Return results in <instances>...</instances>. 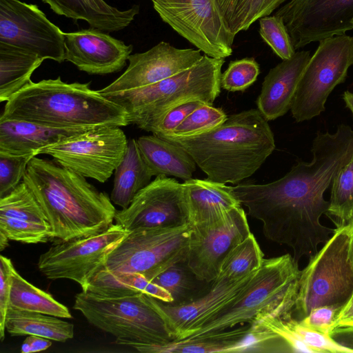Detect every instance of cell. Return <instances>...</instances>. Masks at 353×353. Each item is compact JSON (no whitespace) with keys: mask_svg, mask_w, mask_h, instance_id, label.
Here are the masks:
<instances>
[{"mask_svg":"<svg viewBox=\"0 0 353 353\" xmlns=\"http://www.w3.org/2000/svg\"><path fill=\"white\" fill-rule=\"evenodd\" d=\"M103 31L90 28L65 33V59L91 74H107L124 68L133 50Z\"/></svg>","mask_w":353,"mask_h":353,"instance_id":"cell-19","label":"cell"},{"mask_svg":"<svg viewBox=\"0 0 353 353\" xmlns=\"http://www.w3.org/2000/svg\"><path fill=\"white\" fill-rule=\"evenodd\" d=\"M191 227L221 219L232 209L241 207L232 186L210 179H191L183 183Z\"/></svg>","mask_w":353,"mask_h":353,"instance_id":"cell-22","label":"cell"},{"mask_svg":"<svg viewBox=\"0 0 353 353\" xmlns=\"http://www.w3.org/2000/svg\"><path fill=\"white\" fill-rule=\"evenodd\" d=\"M129 231L119 224L89 236L59 241L40 255L39 270L49 279H67L80 285L82 291L102 268L107 257Z\"/></svg>","mask_w":353,"mask_h":353,"instance_id":"cell-11","label":"cell"},{"mask_svg":"<svg viewBox=\"0 0 353 353\" xmlns=\"http://www.w3.org/2000/svg\"><path fill=\"white\" fill-rule=\"evenodd\" d=\"M52 340L34 335H28L21 346V353L37 352L47 350Z\"/></svg>","mask_w":353,"mask_h":353,"instance_id":"cell-44","label":"cell"},{"mask_svg":"<svg viewBox=\"0 0 353 353\" xmlns=\"http://www.w3.org/2000/svg\"><path fill=\"white\" fill-rule=\"evenodd\" d=\"M128 140L116 125H99L41 148L60 165L85 178L105 182L125 154Z\"/></svg>","mask_w":353,"mask_h":353,"instance_id":"cell-10","label":"cell"},{"mask_svg":"<svg viewBox=\"0 0 353 353\" xmlns=\"http://www.w3.org/2000/svg\"><path fill=\"white\" fill-rule=\"evenodd\" d=\"M103 297H120L143 293L165 303H172L171 294L139 273H112L104 267L90 279L86 290Z\"/></svg>","mask_w":353,"mask_h":353,"instance_id":"cell-27","label":"cell"},{"mask_svg":"<svg viewBox=\"0 0 353 353\" xmlns=\"http://www.w3.org/2000/svg\"><path fill=\"white\" fill-rule=\"evenodd\" d=\"M254 272L235 280L215 279L204 293L181 305H171L145 294L165 320L176 339H185L191 331L236 298Z\"/></svg>","mask_w":353,"mask_h":353,"instance_id":"cell-18","label":"cell"},{"mask_svg":"<svg viewBox=\"0 0 353 353\" xmlns=\"http://www.w3.org/2000/svg\"><path fill=\"white\" fill-rule=\"evenodd\" d=\"M353 65V37L345 34L319 41L297 85L291 107L294 120H310L325 110L327 97L345 81Z\"/></svg>","mask_w":353,"mask_h":353,"instance_id":"cell-8","label":"cell"},{"mask_svg":"<svg viewBox=\"0 0 353 353\" xmlns=\"http://www.w3.org/2000/svg\"><path fill=\"white\" fill-rule=\"evenodd\" d=\"M190 234L189 224L130 230L103 267L112 273H139L150 281L165 267L186 259Z\"/></svg>","mask_w":353,"mask_h":353,"instance_id":"cell-9","label":"cell"},{"mask_svg":"<svg viewBox=\"0 0 353 353\" xmlns=\"http://www.w3.org/2000/svg\"><path fill=\"white\" fill-rule=\"evenodd\" d=\"M295 50L353 29V0H291L274 14Z\"/></svg>","mask_w":353,"mask_h":353,"instance_id":"cell-15","label":"cell"},{"mask_svg":"<svg viewBox=\"0 0 353 353\" xmlns=\"http://www.w3.org/2000/svg\"><path fill=\"white\" fill-rule=\"evenodd\" d=\"M94 127L55 128L0 118V153L37 156L41 148Z\"/></svg>","mask_w":353,"mask_h":353,"instance_id":"cell-21","label":"cell"},{"mask_svg":"<svg viewBox=\"0 0 353 353\" xmlns=\"http://www.w3.org/2000/svg\"><path fill=\"white\" fill-rule=\"evenodd\" d=\"M23 181L41 206L54 239L89 236L113 224L117 210L108 194L54 159L34 157Z\"/></svg>","mask_w":353,"mask_h":353,"instance_id":"cell-1","label":"cell"},{"mask_svg":"<svg viewBox=\"0 0 353 353\" xmlns=\"http://www.w3.org/2000/svg\"><path fill=\"white\" fill-rule=\"evenodd\" d=\"M44 60L17 47L0 42V102L7 101L31 81Z\"/></svg>","mask_w":353,"mask_h":353,"instance_id":"cell-29","label":"cell"},{"mask_svg":"<svg viewBox=\"0 0 353 353\" xmlns=\"http://www.w3.org/2000/svg\"><path fill=\"white\" fill-rule=\"evenodd\" d=\"M285 1V0H264L260 12V18L265 16H269Z\"/></svg>","mask_w":353,"mask_h":353,"instance_id":"cell-47","label":"cell"},{"mask_svg":"<svg viewBox=\"0 0 353 353\" xmlns=\"http://www.w3.org/2000/svg\"><path fill=\"white\" fill-rule=\"evenodd\" d=\"M225 59L203 55L193 66L155 83L105 95L128 112L130 124L148 132L171 109L190 101L212 105L221 93Z\"/></svg>","mask_w":353,"mask_h":353,"instance_id":"cell-5","label":"cell"},{"mask_svg":"<svg viewBox=\"0 0 353 353\" xmlns=\"http://www.w3.org/2000/svg\"><path fill=\"white\" fill-rule=\"evenodd\" d=\"M161 19L179 34L217 59L232 53L235 36L226 28L215 0H151Z\"/></svg>","mask_w":353,"mask_h":353,"instance_id":"cell-12","label":"cell"},{"mask_svg":"<svg viewBox=\"0 0 353 353\" xmlns=\"http://www.w3.org/2000/svg\"><path fill=\"white\" fill-rule=\"evenodd\" d=\"M202 57L199 49H179L161 41L146 52L130 54L125 71L99 91L105 96L147 86L191 68Z\"/></svg>","mask_w":353,"mask_h":353,"instance_id":"cell-17","label":"cell"},{"mask_svg":"<svg viewBox=\"0 0 353 353\" xmlns=\"http://www.w3.org/2000/svg\"><path fill=\"white\" fill-rule=\"evenodd\" d=\"M263 261V253L251 232L226 255L216 279H240L259 270Z\"/></svg>","mask_w":353,"mask_h":353,"instance_id":"cell-32","label":"cell"},{"mask_svg":"<svg viewBox=\"0 0 353 353\" xmlns=\"http://www.w3.org/2000/svg\"><path fill=\"white\" fill-rule=\"evenodd\" d=\"M310 57V51L296 52L266 74L256 103L267 121L282 117L291 109L298 83Z\"/></svg>","mask_w":353,"mask_h":353,"instance_id":"cell-20","label":"cell"},{"mask_svg":"<svg viewBox=\"0 0 353 353\" xmlns=\"http://www.w3.org/2000/svg\"><path fill=\"white\" fill-rule=\"evenodd\" d=\"M223 23L236 36L260 18L264 0H215Z\"/></svg>","mask_w":353,"mask_h":353,"instance_id":"cell-35","label":"cell"},{"mask_svg":"<svg viewBox=\"0 0 353 353\" xmlns=\"http://www.w3.org/2000/svg\"><path fill=\"white\" fill-rule=\"evenodd\" d=\"M9 307L52 315L61 319L72 317L66 306L55 300L50 294L27 281L17 272L15 268L12 274Z\"/></svg>","mask_w":353,"mask_h":353,"instance_id":"cell-31","label":"cell"},{"mask_svg":"<svg viewBox=\"0 0 353 353\" xmlns=\"http://www.w3.org/2000/svg\"><path fill=\"white\" fill-rule=\"evenodd\" d=\"M345 226L337 227L322 248L301 270L295 310L300 320L314 308L341 307L353 294V267Z\"/></svg>","mask_w":353,"mask_h":353,"instance_id":"cell-7","label":"cell"},{"mask_svg":"<svg viewBox=\"0 0 353 353\" xmlns=\"http://www.w3.org/2000/svg\"><path fill=\"white\" fill-rule=\"evenodd\" d=\"M250 233L242 207L212 222L191 227L188 265L199 280L211 283L217 277L226 255Z\"/></svg>","mask_w":353,"mask_h":353,"instance_id":"cell-14","label":"cell"},{"mask_svg":"<svg viewBox=\"0 0 353 353\" xmlns=\"http://www.w3.org/2000/svg\"><path fill=\"white\" fill-rule=\"evenodd\" d=\"M8 240L9 239L7 236L2 232H0V251H3L8 246Z\"/></svg>","mask_w":353,"mask_h":353,"instance_id":"cell-50","label":"cell"},{"mask_svg":"<svg viewBox=\"0 0 353 353\" xmlns=\"http://www.w3.org/2000/svg\"><path fill=\"white\" fill-rule=\"evenodd\" d=\"M137 141L153 176H172L185 181L192 179L197 165L184 149L153 134L139 137Z\"/></svg>","mask_w":353,"mask_h":353,"instance_id":"cell-25","label":"cell"},{"mask_svg":"<svg viewBox=\"0 0 353 353\" xmlns=\"http://www.w3.org/2000/svg\"><path fill=\"white\" fill-rule=\"evenodd\" d=\"M300 272L298 263L289 254L264 259L243 291L187 337L254 324L269 316L292 317Z\"/></svg>","mask_w":353,"mask_h":353,"instance_id":"cell-4","label":"cell"},{"mask_svg":"<svg viewBox=\"0 0 353 353\" xmlns=\"http://www.w3.org/2000/svg\"><path fill=\"white\" fill-rule=\"evenodd\" d=\"M342 97L345 106L351 111L353 117V92L346 90L343 92Z\"/></svg>","mask_w":353,"mask_h":353,"instance_id":"cell-49","label":"cell"},{"mask_svg":"<svg viewBox=\"0 0 353 353\" xmlns=\"http://www.w3.org/2000/svg\"><path fill=\"white\" fill-rule=\"evenodd\" d=\"M0 42L62 63L65 32L48 19L34 4L19 0H0Z\"/></svg>","mask_w":353,"mask_h":353,"instance_id":"cell-13","label":"cell"},{"mask_svg":"<svg viewBox=\"0 0 353 353\" xmlns=\"http://www.w3.org/2000/svg\"><path fill=\"white\" fill-rule=\"evenodd\" d=\"M330 336L341 345L353 350V325L335 327Z\"/></svg>","mask_w":353,"mask_h":353,"instance_id":"cell-45","label":"cell"},{"mask_svg":"<svg viewBox=\"0 0 353 353\" xmlns=\"http://www.w3.org/2000/svg\"><path fill=\"white\" fill-rule=\"evenodd\" d=\"M259 73V65L253 57L232 61L221 74V87L229 92L243 91L256 81Z\"/></svg>","mask_w":353,"mask_h":353,"instance_id":"cell-39","label":"cell"},{"mask_svg":"<svg viewBox=\"0 0 353 353\" xmlns=\"http://www.w3.org/2000/svg\"><path fill=\"white\" fill-rule=\"evenodd\" d=\"M34 154L13 155L0 153V198L13 190L22 181Z\"/></svg>","mask_w":353,"mask_h":353,"instance_id":"cell-40","label":"cell"},{"mask_svg":"<svg viewBox=\"0 0 353 353\" xmlns=\"http://www.w3.org/2000/svg\"><path fill=\"white\" fill-rule=\"evenodd\" d=\"M259 34L282 60L291 58L296 52L282 19L276 15L259 19Z\"/></svg>","mask_w":353,"mask_h":353,"instance_id":"cell-38","label":"cell"},{"mask_svg":"<svg viewBox=\"0 0 353 353\" xmlns=\"http://www.w3.org/2000/svg\"><path fill=\"white\" fill-rule=\"evenodd\" d=\"M153 176L143 159L136 139L128 140L125 154L114 171L112 202L125 209L135 195L147 186Z\"/></svg>","mask_w":353,"mask_h":353,"instance_id":"cell-26","label":"cell"},{"mask_svg":"<svg viewBox=\"0 0 353 353\" xmlns=\"http://www.w3.org/2000/svg\"><path fill=\"white\" fill-rule=\"evenodd\" d=\"M349 242V259L353 267V217L345 225Z\"/></svg>","mask_w":353,"mask_h":353,"instance_id":"cell-48","label":"cell"},{"mask_svg":"<svg viewBox=\"0 0 353 353\" xmlns=\"http://www.w3.org/2000/svg\"><path fill=\"white\" fill-rule=\"evenodd\" d=\"M150 281L171 294L173 301L168 303L171 305H181L196 299L211 283L199 280L188 265L186 259L165 267Z\"/></svg>","mask_w":353,"mask_h":353,"instance_id":"cell-30","label":"cell"},{"mask_svg":"<svg viewBox=\"0 0 353 353\" xmlns=\"http://www.w3.org/2000/svg\"><path fill=\"white\" fill-rule=\"evenodd\" d=\"M57 14L74 20H84L91 26L105 32L122 30L130 25L139 12V6L120 10L105 0H42Z\"/></svg>","mask_w":353,"mask_h":353,"instance_id":"cell-23","label":"cell"},{"mask_svg":"<svg viewBox=\"0 0 353 353\" xmlns=\"http://www.w3.org/2000/svg\"><path fill=\"white\" fill-rule=\"evenodd\" d=\"M251 324L233 330L175 339L165 344H137L132 347L143 353H231L245 352V340Z\"/></svg>","mask_w":353,"mask_h":353,"instance_id":"cell-24","label":"cell"},{"mask_svg":"<svg viewBox=\"0 0 353 353\" xmlns=\"http://www.w3.org/2000/svg\"><path fill=\"white\" fill-rule=\"evenodd\" d=\"M90 84L68 83L60 77L31 81L6 101L0 118L55 128L129 125L126 110Z\"/></svg>","mask_w":353,"mask_h":353,"instance_id":"cell-3","label":"cell"},{"mask_svg":"<svg viewBox=\"0 0 353 353\" xmlns=\"http://www.w3.org/2000/svg\"><path fill=\"white\" fill-rule=\"evenodd\" d=\"M353 325V294L336 314L334 327Z\"/></svg>","mask_w":353,"mask_h":353,"instance_id":"cell-46","label":"cell"},{"mask_svg":"<svg viewBox=\"0 0 353 353\" xmlns=\"http://www.w3.org/2000/svg\"><path fill=\"white\" fill-rule=\"evenodd\" d=\"M227 118L228 115L221 108L205 103L188 115L172 132L161 137H190L197 136L218 127Z\"/></svg>","mask_w":353,"mask_h":353,"instance_id":"cell-36","label":"cell"},{"mask_svg":"<svg viewBox=\"0 0 353 353\" xmlns=\"http://www.w3.org/2000/svg\"><path fill=\"white\" fill-rule=\"evenodd\" d=\"M329 202L325 214L337 227L346 225L353 217V159L334 179Z\"/></svg>","mask_w":353,"mask_h":353,"instance_id":"cell-34","label":"cell"},{"mask_svg":"<svg viewBox=\"0 0 353 353\" xmlns=\"http://www.w3.org/2000/svg\"><path fill=\"white\" fill-rule=\"evenodd\" d=\"M205 104L195 100L183 103L168 111L148 132L158 137L172 132L194 110ZM206 104V103H205Z\"/></svg>","mask_w":353,"mask_h":353,"instance_id":"cell-41","label":"cell"},{"mask_svg":"<svg viewBox=\"0 0 353 353\" xmlns=\"http://www.w3.org/2000/svg\"><path fill=\"white\" fill-rule=\"evenodd\" d=\"M0 216L50 225L35 196L24 181L0 198Z\"/></svg>","mask_w":353,"mask_h":353,"instance_id":"cell-33","label":"cell"},{"mask_svg":"<svg viewBox=\"0 0 353 353\" xmlns=\"http://www.w3.org/2000/svg\"><path fill=\"white\" fill-rule=\"evenodd\" d=\"M161 138L184 149L208 179L225 184H238L251 176L275 149L268 121L258 109L228 116L202 134Z\"/></svg>","mask_w":353,"mask_h":353,"instance_id":"cell-2","label":"cell"},{"mask_svg":"<svg viewBox=\"0 0 353 353\" xmlns=\"http://www.w3.org/2000/svg\"><path fill=\"white\" fill-rule=\"evenodd\" d=\"M114 220L128 231L189 224L183 183L157 176L135 195L128 208L117 211Z\"/></svg>","mask_w":353,"mask_h":353,"instance_id":"cell-16","label":"cell"},{"mask_svg":"<svg viewBox=\"0 0 353 353\" xmlns=\"http://www.w3.org/2000/svg\"><path fill=\"white\" fill-rule=\"evenodd\" d=\"M14 269L10 259L1 255L0 256V339L5 338V322L9 308L12 274Z\"/></svg>","mask_w":353,"mask_h":353,"instance_id":"cell-42","label":"cell"},{"mask_svg":"<svg viewBox=\"0 0 353 353\" xmlns=\"http://www.w3.org/2000/svg\"><path fill=\"white\" fill-rule=\"evenodd\" d=\"M61 319L9 307L5 327L6 332L12 336L34 335L52 341L65 342L73 338L74 325Z\"/></svg>","mask_w":353,"mask_h":353,"instance_id":"cell-28","label":"cell"},{"mask_svg":"<svg viewBox=\"0 0 353 353\" xmlns=\"http://www.w3.org/2000/svg\"><path fill=\"white\" fill-rule=\"evenodd\" d=\"M0 232L9 240L27 244L45 243L52 239L50 225L0 216Z\"/></svg>","mask_w":353,"mask_h":353,"instance_id":"cell-37","label":"cell"},{"mask_svg":"<svg viewBox=\"0 0 353 353\" xmlns=\"http://www.w3.org/2000/svg\"><path fill=\"white\" fill-rule=\"evenodd\" d=\"M73 308L99 330L113 335L115 343L165 344L176 337L161 313L143 293L103 297L82 291Z\"/></svg>","mask_w":353,"mask_h":353,"instance_id":"cell-6","label":"cell"},{"mask_svg":"<svg viewBox=\"0 0 353 353\" xmlns=\"http://www.w3.org/2000/svg\"><path fill=\"white\" fill-rule=\"evenodd\" d=\"M341 308L332 305L318 307L312 310L309 314L299 320V322L306 327L330 335L334 327L336 314Z\"/></svg>","mask_w":353,"mask_h":353,"instance_id":"cell-43","label":"cell"}]
</instances>
